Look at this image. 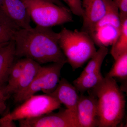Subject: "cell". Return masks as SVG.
<instances>
[{
	"label": "cell",
	"mask_w": 127,
	"mask_h": 127,
	"mask_svg": "<svg viewBox=\"0 0 127 127\" xmlns=\"http://www.w3.org/2000/svg\"><path fill=\"white\" fill-rule=\"evenodd\" d=\"M0 11L16 30L32 27L31 20L22 0H0Z\"/></svg>",
	"instance_id": "9c48e42d"
},
{
	"label": "cell",
	"mask_w": 127,
	"mask_h": 127,
	"mask_svg": "<svg viewBox=\"0 0 127 127\" xmlns=\"http://www.w3.org/2000/svg\"><path fill=\"white\" fill-rule=\"evenodd\" d=\"M113 2L112 0H82V31H87L103 18Z\"/></svg>",
	"instance_id": "30bf717a"
},
{
	"label": "cell",
	"mask_w": 127,
	"mask_h": 127,
	"mask_svg": "<svg viewBox=\"0 0 127 127\" xmlns=\"http://www.w3.org/2000/svg\"><path fill=\"white\" fill-rule=\"evenodd\" d=\"M120 19L121 30L118 36L111 45L110 51L114 61L127 52V17Z\"/></svg>",
	"instance_id": "2e32d148"
},
{
	"label": "cell",
	"mask_w": 127,
	"mask_h": 127,
	"mask_svg": "<svg viewBox=\"0 0 127 127\" xmlns=\"http://www.w3.org/2000/svg\"><path fill=\"white\" fill-rule=\"evenodd\" d=\"M119 11L120 18L127 17V0H112Z\"/></svg>",
	"instance_id": "603a6c76"
},
{
	"label": "cell",
	"mask_w": 127,
	"mask_h": 127,
	"mask_svg": "<svg viewBox=\"0 0 127 127\" xmlns=\"http://www.w3.org/2000/svg\"><path fill=\"white\" fill-rule=\"evenodd\" d=\"M22 71L20 78L14 89V94L26 88L36 76L42 66L35 61L28 58L22 59Z\"/></svg>",
	"instance_id": "5bb4252c"
},
{
	"label": "cell",
	"mask_w": 127,
	"mask_h": 127,
	"mask_svg": "<svg viewBox=\"0 0 127 127\" xmlns=\"http://www.w3.org/2000/svg\"><path fill=\"white\" fill-rule=\"evenodd\" d=\"M17 30L0 11V47L12 40Z\"/></svg>",
	"instance_id": "ffe728a7"
},
{
	"label": "cell",
	"mask_w": 127,
	"mask_h": 127,
	"mask_svg": "<svg viewBox=\"0 0 127 127\" xmlns=\"http://www.w3.org/2000/svg\"><path fill=\"white\" fill-rule=\"evenodd\" d=\"M76 114L79 127H98L96 97L91 94L88 96H79Z\"/></svg>",
	"instance_id": "8fae6325"
},
{
	"label": "cell",
	"mask_w": 127,
	"mask_h": 127,
	"mask_svg": "<svg viewBox=\"0 0 127 127\" xmlns=\"http://www.w3.org/2000/svg\"><path fill=\"white\" fill-rule=\"evenodd\" d=\"M12 40L16 57L29 58L40 64L67 63L59 46L58 33L51 28L36 26L19 29L15 32Z\"/></svg>",
	"instance_id": "6da1fadb"
},
{
	"label": "cell",
	"mask_w": 127,
	"mask_h": 127,
	"mask_svg": "<svg viewBox=\"0 0 127 127\" xmlns=\"http://www.w3.org/2000/svg\"><path fill=\"white\" fill-rule=\"evenodd\" d=\"M77 91L74 86L65 78H62L59 81L54 91L48 95L55 98L61 104H64L67 109L77 116V106L79 96Z\"/></svg>",
	"instance_id": "7c38bea8"
},
{
	"label": "cell",
	"mask_w": 127,
	"mask_h": 127,
	"mask_svg": "<svg viewBox=\"0 0 127 127\" xmlns=\"http://www.w3.org/2000/svg\"><path fill=\"white\" fill-rule=\"evenodd\" d=\"M22 71V59L14 62L10 71L7 84L4 86L5 92L10 95L14 94V89L20 78Z\"/></svg>",
	"instance_id": "d6986e66"
},
{
	"label": "cell",
	"mask_w": 127,
	"mask_h": 127,
	"mask_svg": "<svg viewBox=\"0 0 127 127\" xmlns=\"http://www.w3.org/2000/svg\"><path fill=\"white\" fill-rule=\"evenodd\" d=\"M121 26L119 11L113 2L104 17L86 32L95 45L107 47L112 45L118 36Z\"/></svg>",
	"instance_id": "8992f818"
},
{
	"label": "cell",
	"mask_w": 127,
	"mask_h": 127,
	"mask_svg": "<svg viewBox=\"0 0 127 127\" xmlns=\"http://www.w3.org/2000/svg\"><path fill=\"white\" fill-rule=\"evenodd\" d=\"M65 64L53 63L50 65L42 66L30 86L14 95L16 102L22 103L39 91L49 94L54 91L60 81L61 70Z\"/></svg>",
	"instance_id": "5b68a950"
},
{
	"label": "cell",
	"mask_w": 127,
	"mask_h": 127,
	"mask_svg": "<svg viewBox=\"0 0 127 127\" xmlns=\"http://www.w3.org/2000/svg\"><path fill=\"white\" fill-rule=\"evenodd\" d=\"M8 113L14 121L34 118L59 109L61 104L50 95H33Z\"/></svg>",
	"instance_id": "52a82bcc"
},
{
	"label": "cell",
	"mask_w": 127,
	"mask_h": 127,
	"mask_svg": "<svg viewBox=\"0 0 127 127\" xmlns=\"http://www.w3.org/2000/svg\"><path fill=\"white\" fill-rule=\"evenodd\" d=\"M58 33L61 49L74 70L82 67L96 52L95 43L87 32L64 27Z\"/></svg>",
	"instance_id": "3957f363"
},
{
	"label": "cell",
	"mask_w": 127,
	"mask_h": 127,
	"mask_svg": "<svg viewBox=\"0 0 127 127\" xmlns=\"http://www.w3.org/2000/svg\"><path fill=\"white\" fill-rule=\"evenodd\" d=\"M18 121L21 127H79L76 116L67 109Z\"/></svg>",
	"instance_id": "ba28073f"
},
{
	"label": "cell",
	"mask_w": 127,
	"mask_h": 127,
	"mask_svg": "<svg viewBox=\"0 0 127 127\" xmlns=\"http://www.w3.org/2000/svg\"><path fill=\"white\" fill-rule=\"evenodd\" d=\"M15 57V48L13 40L0 47V87L5 86L7 83Z\"/></svg>",
	"instance_id": "4fadbf2b"
},
{
	"label": "cell",
	"mask_w": 127,
	"mask_h": 127,
	"mask_svg": "<svg viewBox=\"0 0 127 127\" xmlns=\"http://www.w3.org/2000/svg\"><path fill=\"white\" fill-rule=\"evenodd\" d=\"M47 0L49 1L61 6H65L60 1V0Z\"/></svg>",
	"instance_id": "d4e9b609"
},
{
	"label": "cell",
	"mask_w": 127,
	"mask_h": 127,
	"mask_svg": "<svg viewBox=\"0 0 127 127\" xmlns=\"http://www.w3.org/2000/svg\"><path fill=\"white\" fill-rule=\"evenodd\" d=\"M101 71L79 76L73 81V86L77 91L81 93L91 91L103 81Z\"/></svg>",
	"instance_id": "9a60e30c"
},
{
	"label": "cell",
	"mask_w": 127,
	"mask_h": 127,
	"mask_svg": "<svg viewBox=\"0 0 127 127\" xmlns=\"http://www.w3.org/2000/svg\"><path fill=\"white\" fill-rule=\"evenodd\" d=\"M91 91L97 99L98 127H117L124 117L126 100L116 80L105 77Z\"/></svg>",
	"instance_id": "7a4b0ae2"
},
{
	"label": "cell",
	"mask_w": 127,
	"mask_h": 127,
	"mask_svg": "<svg viewBox=\"0 0 127 127\" xmlns=\"http://www.w3.org/2000/svg\"><path fill=\"white\" fill-rule=\"evenodd\" d=\"M11 118L8 113L0 119V127H15L16 124Z\"/></svg>",
	"instance_id": "cb8c5ba5"
},
{
	"label": "cell",
	"mask_w": 127,
	"mask_h": 127,
	"mask_svg": "<svg viewBox=\"0 0 127 127\" xmlns=\"http://www.w3.org/2000/svg\"><path fill=\"white\" fill-rule=\"evenodd\" d=\"M108 48L105 47H99L95 54L91 58L89 62L80 76L101 71V67L104 59L108 53Z\"/></svg>",
	"instance_id": "e0dca14e"
},
{
	"label": "cell",
	"mask_w": 127,
	"mask_h": 127,
	"mask_svg": "<svg viewBox=\"0 0 127 127\" xmlns=\"http://www.w3.org/2000/svg\"><path fill=\"white\" fill-rule=\"evenodd\" d=\"M106 77L117 78L121 80H127V52L119 57Z\"/></svg>",
	"instance_id": "ac0fdd59"
},
{
	"label": "cell",
	"mask_w": 127,
	"mask_h": 127,
	"mask_svg": "<svg viewBox=\"0 0 127 127\" xmlns=\"http://www.w3.org/2000/svg\"><path fill=\"white\" fill-rule=\"evenodd\" d=\"M67 5L72 14L82 17L83 10L82 0H63Z\"/></svg>",
	"instance_id": "44dd1931"
},
{
	"label": "cell",
	"mask_w": 127,
	"mask_h": 127,
	"mask_svg": "<svg viewBox=\"0 0 127 127\" xmlns=\"http://www.w3.org/2000/svg\"><path fill=\"white\" fill-rule=\"evenodd\" d=\"M5 86L0 87V115L4 113L6 109V101L11 96L5 92Z\"/></svg>",
	"instance_id": "7402d4cb"
},
{
	"label": "cell",
	"mask_w": 127,
	"mask_h": 127,
	"mask_svg": "<svg viewBox=\"0 0 127 127\" xmlns=\"http://www.w3.org/2000/svg\"><path fill=\"white\" fill-rule=\"evenodd\" d=\"M31 20L37 26L51 28L72 22V14L69 9L47 0H22Z\"/></svg>",
	"instance_id": "277c9868"
}]
</instances>
